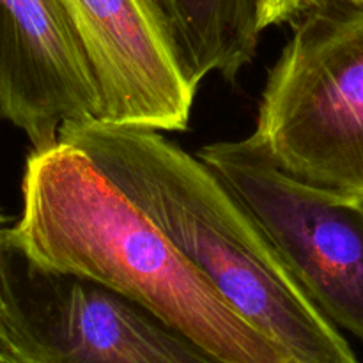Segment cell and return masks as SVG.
Masks as SVG:
<instances>
[{
  "mask_svg": "<svg viewBox=\"0 0 363 363\" xmlns=\"http://www.w3.org/2000/svg\"><path fill=\"white\" fill-rule=\"evenodd\" d=\"M0 117L32 151L62 126L99 121L98 85L60 0H0Z\"/></svg>",
  "mask_w": 363,
  "mask_h": 363,
  "instance_id": "obj_7",
  "label": "cell"
},
{
  "mask_svg": "<svg viewBox=\"0 0 363 363\" xmlns=\"http://www.w3.org/2000/svg\"><path fill=\"white\" fill-rule=\"evenodd\" d=\"M197 85L216 73L234 82L257 53V0H160Z\"/></svg>",
  "mask_w": 363,
  "mask_h": 363,
  "instance_id": "obj_8",
  "label": "cell"
},
{
  "mask_svg": "<svg viewBox=\"0 0 363 363\" xmlns=\"http://www.w3.org/2000/svg\"><path fill=\"white\" fill-rule=\"evenodd\" d=\"M291 27L250 137L291 176L363 201V9L326 6Z\"/></svg>",
  "mask_w": 363,
  "mask_h": 363,
  "instance_id": "obj_3",
  "label": "cell"
},
{
  "mask_svg": "<svg viewBox=\"0 0 363 363\" xmlns=\"http://www.w3.org/2000/svg\"><path fill=\"white\" fill-rule=\"evenodd\" d=\"M199 158L240 199L312 303L363 342V201L280 169L252 137Z\"/></svg>",
  "mask_w": 363,
  "mask_h": 363,
  "instance_id": "obj_5",
  "label": "cell"
},
{
  "mask_svg": "<svg viewBox=\"0 0 363 363\" xmlns=\"http://www.w3.org/2000/svg\"><path fill=\"white\" fill-rule=\"evenodd\" d=\"M326 6H350L363 9V0H257L261 30L280 25H293L300 18Z\"/></svg>",
  "mask_w": 363,
  "mask_h": 363,
  "instance_id": "obj_9",
  "label": "cell"
},
{
  "mask_svg": "<svg viewBox=\"0 0 363 363\" xmlns=\"http://www.w3.org/2000/svg\"><path fill=\"white\" fill-rule=\"evenodd\" d=\"M59 140L84 152L220 296L294 363H358L254 216L202 162L160 131L87 121Z\"/></svg>",
  "mask_w": 363,
  "mask_h": 363,
  "instance_id": "obj_1",
  "label": "cell"
},
{
  "mask_svg": "<svg viewBox=\"0 0 363 363\" xmlns=\"http://www.w3.org/2000/svg\"><path fill=\"white\" fill-rule=\"evenodd\" d=\"M11 222H13V218L0 209V233H2L7 225H11Z\"/></svg>",
  "mask_w": 363,
  "mask_h": 363,
  "instance_id": "obj_10",
  "label": "cell"
},
{
  "mask_svg": "<svg viewBox=\"0 0 363 363\" xmlns=\"http://www.w3.org/2000/svg\"><path fill=\"white\" fill-rule=\"evenodd\" d=\"M0 363H225L133 298L0 233Z\"/></svg>",
  "mask_w": 363,
  "mask_h": 363,
  "instance_id": "obj_4",
  "label": "cell"
},
{
  "mask_svg": "<svg viewBox=\"0 0 363 363\" xmlns=\"http://www.w3.org/2000/svg\"><path fill=\"white\" fill-rule=\"evenodd\" d=\"M60 2L98 85L99 123L186 130L199 85L160 0Z\"/></svg>",
  "mask_w": 363,
  "mask_h": 363,
  "instance_id": "obj_6",
  "label": "cell"
},
{
  "mask_svg": "<svg viewBox=\"0 0 363 363\" xmlns=\"http://www.w3.org/2000/svg\"><path fill=\"white\" fill-rule=\"evenodd\" d=\"M21 197L9 234L35 262L133 298L225 363H294L82 151L62 140L30 151Z\"/></svg>",
  "mask_w": 363,
  "mask_h": 363,
  "instance_id": "obj_2",
  "label": "cell"
}]
</instances>
